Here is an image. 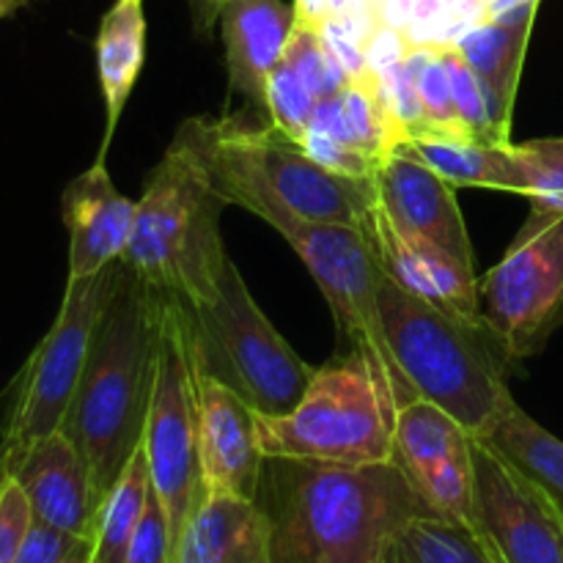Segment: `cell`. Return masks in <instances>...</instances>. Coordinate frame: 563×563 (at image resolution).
<instances>
[{
	"instance_id": "obj_1",
	"label": "cell",
	"mask_w": 563,
	"mask_h": 563,
	"mask_svg": "<svg viewBox=\"0 0 563 563\" xmlns=\"http://www.w3.org/2000/svg\"><path fill=\"white\" fill-rule=\"evenodd\" d=\"M256 500L269 520V563H390L401 531L432 515L396 462L267 460Z\"/></svg>"
},
{
	"instance_id": "obj_2",
	"label": "cell",
	"mask_w": 563,
	"mask_h": 563,
	"mask_svg": "<svg viewBox=\"0 0 563 563\" xmlns=\"http://www.w3.org/2000/svg\"><path fill=\"white\" fill-rule=\"evenodd\" d=\"M174 143L225 207L247 209L278 234L291 223L363 231L377 201L372 179L333 174L273 121L198 115L179 126Z\"/></svg>"
},
{
	"instance_id": "obj_3",
	"label": "cell",
	"mask_w": 563,
	"mask_h": 563,
	"mask_svg": "<svg viewBox=\"0 0 563 563\" xmlns=\"http://www.w3.org/2000/svg\"><path fill=\"white\" fill-rule=\"evenodd\" d=\"M168 297L124 262L99 313L86 368L60 432L75 443L91 476L97 504L143 443Z\"/></svg>"
},
{
	"instance_id": "obj_4",
	"label": "cell",
	"mask_w": 563,
	"mask_h": 563,
	"mask_svg": "<svg viewBox=\"0 0 563 563\" xmlns=\"http://www.w3.org/2000/svg\"><path fill=\"white\" fill-rule=\"evenodd\" d=\"M385 335L418 399L449 412L484 438L517 405L506 383L509 357L487 328H473L434 302L412 295L388 273L377 278Z\"/></svg>"
},
{
	"instance_id": "obj_5",
	"label": "cell",
	"mask_w": 563,
	"mask_h": 563,
	"mask_svg": "<svg viewBox=\"0 0 563 563\" xmlns=\"http://www.w3.org/2000/svg\"><path fill=\"white\" fill-rule=\"evenodd\" d=\"M135 203V229L121 262L179 306L207 300L231 258L220 234L225 201L170 141Z\"/></svg>"
},
{
	"instance_id": "obj_6",
	"label": "cell",
	"mask_w": 563,
	"mask_h": 563,
	"mask_svg": "<svg viewBox=\"0 0 563 563\" xmlns=\"http://www.w3.org/2000/svg\"><path fill=\"white\" fill-rule=\"evenodd\" d=\"M176 308L198 372L242 396L256 416H284L302 399L317 368L269 324L231 258L207 300Z\"/></svg>"
},
{
	"instance_id": "obj_7",
	"label": "cell",
	"mask_w": 563,
	"mask_h": 563,
	"mask_svg": "<svg viewBox=\"0 0 563 563\" xmlns=\"http://www.w3.org/2000/svg\"><path fill=\"white\" fill-rule=\"evenodd\" d=\"M396 410L357 352H344L317 368L302 399L284 416H256L267 460L322 465L394 462Z\"/></svg>"
},
{
	"instance_id": "obj_8",
	"label": "cell",
	"mask_w": 563,
	"mask_h": 563,
	"mask_svg": "<svg viewBox=\"0 0 563 563\" xmlns=\"http://www.w3.org/2000/svg\"><path fill=\"white\" fill-rule=\"evenodd\" d=\"M119 262L88 278L66 280L58 317L0 399V445L11 456L58 432L86 368L99 313L113 289Z\"/></svg>"
},
{
	"instance_id": "obj_9",
	"label": "cell",
	"mask_w": 563,
	"mask_h": 563,
	"mask_svg": "<svg viewBox=\"0 0 563 563\" xmlns=\"http://www.w3.org/2000/svg\"><path fill=\"white\" fill-rule=\"evenodd\" d=\"M280 236L313 275L333 311L341 341L368 363L394 410L399 412L401 407L418 399L385 335L377 300V278L383 264L377 262L368 236L352 225L328 223H291L280 231Z\"/></svg>"
},
{
	"instance_id": "obj_10",
	"label": "cell",
	"mask_w": 563,
	"mask_h": 563,
	"mask_svg": "<svg viewBox=\"0 0 563 563\" xmlns=\"http://www.w3.org/2000/svg\"><path fill=\"white\" fill-rule=\"evenodd\" d=\"M484 324L511 363L539 355L563 324V214L533 212L478 280Z\"/></svg>"
},
{
	"instance_id": "obj_11",
	"label": "cell",
	"mask_w": 563,
	"mask_h": 563,
	"mask_svg": "<svg viewBox=\"0 0 563 563\" xmlns=\"http://www.w3.org/2000/svg\"><path fill=\"white\" fill-rule=\"evenodd\" d=\"M152 487L165 511L174 544L203 498L201 465H198V385L196 363L187 344L185 322L176 302H165L163 339H159L157 379L152 407L143 429Z\"/></svg>"
},
{
	"instance_id": "obj_12",
	"label": "cell",
	"mask_w": 563,
	"mask_h": 563,
	"mask_svg": "<svg viewBox=\"0 0 563 563\" xmlns=\"http://www.w3.org/2000/svg\"><path fill=\"white\" fill-rule=\"evenodd\" d=\"M394 462L434 517L476 531L473 438L460 421L427 399L396 412Z\"/></svg>"
},
{
	"instance_id": "obj_13",
	"label": "cell",
	"mask_w": 563,
	"mask_h": 563,
	"mask_svg": "<svg viewBox=\"0 0 563 563\" xmlns=\"http://www.w3.org/2000/svg\"><path fill=\"white\" fill-rule=\"evenodd\" d=\"M476 531L504 563H563L559 506L473 438Z\"/></svg>"
},
{
	"instance_id": "obj_14",
	"label": "cell",
	"mask_w": 563,
	"mask_h": 563,
	"mask_svg": "<svg viewBox=\"0 0 563 563\" xmlns=\"http://www.w3.org/2000/svg\"><path fill=\"white\" fill-rule=\"evenodd\" d=\"M196 385L198 465L203 493L256 500L267 462L258 445L256 412L242 396L198 368Z\"/></svg>"
},
{
	"instance_id": "obj_15",
	"label": "cell",
	"mask_w": 563,
	"mask_h": 563,
	"mask_svg": "<svg viewBox=\"0 0 563 563\" xmlns=\"http://www.w3.org/2000/svg\"><path fill=\"white\" fill-rule=\"evenodd\" d=\"M363 234L368 236L377 262L396 284L434 302L460 322L487 328L478 306V278L471 264L460 262L423 236L401 231L379 201H374Z\"/></svg>"
},
{
	"instance_id": "obj_16",
	"label": "cell",
	"mask_w": 563,
	"mask_h": 563,
	"mask_svg": "<svg viewBox=\"0 0 563 563\" xmlns=\"http://www.w3.org/2000/svg\"><path fill=\"white\" fill-rule=\"evenodd\" d=\"M372 185L377 201L401 231L434 242L473 267V245L454 196L456 187L440 179L421 159L401 152L377 163Z\"/></svg>"
},
{
	"instance_id": "obj_17",
	"label": "cell",
	"mask_w": 563,
	"mask_h": 563,
	"mask_svg": "<svg viewBox=\"0 0 563 563\" xmlns=\"http://www.w3.org/2000/svg\"><path fill=\"white\" fill-rule=\"evenodd\" d=\"M135 207L113 185L104 157L66 185L60 218L69 231V278H88L121 262L135 229Z\"/></svg>"
},
{
	"instance_id": "obj_18",
	"label": "cell",
	"mask_w": 563,
	"mask_h": 563,
	"mask_svg": "<svg viewBox=\"0 0 563 563\" xmlns=\"http://www.w3.org/2000/svg\"><path fill=\"white\" fill-rule=\"evenodd\" d=\"M11 476L25 489L36 520L91 542L97 495L80 451L60 429L11 456Z\"/></svg>"
},
{
	"instance_id": "obj_19",
	"label": "cell",
	"mask_w": 563,
	"mask_h": 563,
	"mask_svg": "<svg viewBox=\"0 0 563 563\" xmlns=\"http://www.w3.org/2000/svg\"><path fill=\"white\" fill-rule=\"evenodd\" d=\"M295 31V5L284 0H229L220 14L231 91L267 110V82Z\"/></svg>"
},
{
	"instance_id": "obj_20",
	"label": "cell",
	"mask_w": 563,
	"mask_h": 563,
	"mask_svg": "<svg viewBox=\"0 0 563 563\" xmlns=\"http://www.w3.org/2000/svg\"><path fill=\"white\" fill-rule=\"evenodd\" d=\"M269 520L258 500L203 493L174 544L170 563H264Z\"/></svg>"
},
{
	"instance_id": "obj_21",
	"label": "cell",
	"mask_w": 563,
	"mask_h": 563,
	"mask_svg": "<svg viewBox=\"0 0 563 563\" xmlns=\"http://www.w3.org/2000/svg\"><path fill=\"white\" fill-rule=\"evenodd\" d=\"M97 71L104 99V137L99 157L108 154L113 132L119 126L124 104L135 88L146 60V16L143 0H115L104 11L97 31Z\"/></svg>"
},
{
	"instance_id": "obj_22",
	"label": "cell",
	"mask_w": 563,
	"mask_h": 563,
	"mask_svg": "<svg viewBox=\"0 0 563 563\" xmlns=\"http://www.w3.org/2000/svg\"><path fill=\"white\" fill-rule=\"evenodd\" d=\"M533 20L504 25V22H482L471 27L465 36L456 42L460 53L471 64L482 80L487 93L489 113L495 126L509 137L511 110H515L517 86H520L522 60H526L528 36H531Z\"/></svg>"
},
{
	"instance_id": "obj_23",
	"label": "cell",
	"mask_w": 563,
	"mask_h": 563,
	"mask_svg": "<svg viewBox=\"0 0 563 563\" xmlns=\"http://www.w3.org/2000/svg\"><path fill=\"white\" fill-rule=\"evenodd\" d=\"M396 152L410 154L434 170L451 187H487L517 192V168L511 143L489 146L478 141H443V137H407Z\"/></svg>"
},
{
	"instance_id": "obj_24",
	"label": "cell",
	"mask_w": 563,
	"mask_h": 563,
	"mask_svg": "<svg viewBox=\"0 0 563 563\" xmlns=\"http://www.w3.org/2000/svg\"><path fill=\"white\" fill-rule=\"evenodd\" d=\"M482 440L489 451L542 489L563 515V440L533 421L520 405L511 407Z\"/></svg>"
},
{
	"instance_id": "obj_25",
	"label": "cell",
	"mask_w": 563,
	"mask_h": 563,
	"mask_svg": "<svg viewBox=\"0 0 563 563\" xmlns=\"http://www.w3.org/2000/svg\"><path fill=\"white\" fill-rule=\"evenodd\" d=\"M152 473H148L146 451L137 445L135 454L130 456L126 467L110 493L97 509L93 520L91 542H88V561L91 563H124L126 548L146 511L148 498H152Z\"/></svg>"
},
{
	"instance_id": "obj_26",
	"label": "cell",
	"mask_w": 563,
	"mask_h": 563,
	"mask_svg": "<svg viewBox=\"0 0 563 563\" xmlns=\"http://www.w3.org/2000/svg\"><path fill=\"white\" fill-rule=\"evenodd\" d=\"M396 548L412 563H504L482 533L432 515L416 517Z\"/></svg>"
},
{
	"instance_id": "obj_27",
	"label": "cell",
	"mask_w": 563,
	"mask_h": 563,
	"mask_svg": "<svg viewBox=\"0 0 563 563\" xmlns=\"http://www.w3.org/2000/svg\"><path fill=\"white\" fill-rule=\"evenodd\" d=\"M405 69L421 99L427 130L421 137H443V141H473L456 115L451 97L449 69H445L440 47H410L405 55Z\"/></svg>"
},
{
	"instance_id": "obj_28",
	"label": "cell",
	"mask_w": 563,
	"mask_h": 563,
	"mask_svg": "<svg viewBox=\"0 0 563 563\" xmlns=\"http://www.w3.org/2000/svg\"><path fill=\"white\" fill-rule=\"evenodd\" d=\"M517 192L531 201L533 212L563 214V137L511 143Z\"/></svg>"
},
{
	"instance_id": "obj_29",
	"label": "cell",
	"mask_w": 563,
	"mask_h": 563,
	"mask_svg": "<svg viewBox=\"0 0 563 563\" xmlns=\"http://www.w3.org/2000/svg\"><path fill=\"white\" fill-rule=\"evenodd\" d=\"M440 49H443L445 69H449L451 97H454L456 115H460L467 135L478 143H489V146H504V143H511L509 137L495 126L482 80H478L476 71L471 69V64H467L465 55L460 53V47H456V44H449V47H440Z\"/></svg>"
},
{
	"instance_id": "obj_30",
	"label": "cell",
	"mask_w": 563,
	"mask_h": 563,
	"mask_svg": "<svg viewBox=\"0 0 563 563\" xmlns=\"http://www.w3.org/2000/svg\"><path fill=\"white\" fill-rule=\"evenodd\" d=\"M284 60L297 71V77L306 82L308 91L319 102L328 97H335V93H341L350 86V75L339 64V58L330 53V47L324 44L322 33L317 27H306L295 22V31H291L289 44H286Z\"/></svg>"
},
{
	"instance_id": "obj_31",
	"label": "cell",
	"mask_w": 563,
	"mask_h": 563,
	"mask_svg": "<svg viewBox=\"0 0 563 563\" xmlns=\"http://www.w3.org/2000/svg\"><path fill=\"white\" fill-rule=\"evenodd\" d=\"M319 99L308 91L306 82L297 77L286 60H280L273 69L267 82V115L284 135H289L295 143H306L308 130H311L313 110Z\"/></svg>"
},
{
	"instance_id": "obj_32",
	"label": "cell",
	"mask_w": 563,
	"mask_h": 563,
	"mask_svg": "<svg viewBox=\"0 0 563 563\" xmlns=\"http://www.w3.org/2000/svg\"><path fill=\"white\" fill-rule=\"evenodd\" d=\"M33 520L36 517H33L25 489L14 476H9L0 489V563H14Z\"/></svg>"
},
{
	"instance_id": "obj_33",
	"label": "cell",
	"mask_w": 563,
	"mask_h": 563,
	"mask_svg": "<svg viewBox=\"0 0 563 563\" xmlns=\"http://www.w3.org/2000/svg\"><path fill=\"white\" fill-rule=\"evenodd\" d=\"M124 563H170L168 520H165V511L154 493L148 498L135 533H132Z\"/></svg>"
},
{
	"instance_id": "obj_34",
	"label": "cell",
	"mask_w": 563,
	"mask_h": 563,
	"mask_svg": "<svg viewBox=\"0 0 563 563\" xmlns=\"http://www.w3.org/2000/svg\"><path fill=\"white\" fill-rule=\"evenodd\" d=\"M302 148H306L319 165L333 170V174L355 176V179H372L374 168H377V159L368 157L366 152H361V148L355 146H346V143L335 141V137L317 130H308Z\"/></svg>"
},
{
	"instance_id": "obj_35",
	"label": "cell",
	"mask_w": 563,
	"mask_h": 563,
	"mask_svg": "<svg viewBox=\"0 0 563 563\" xmlns=\"http://www.w3.org/2000/svg\"><path fill=\"white\" fill-rule=\"evenodd\" d=\"M80 550H88V542L71 537V533L58 531V528L47 526V522L33 520L14 563H64L75 553H80Z\"/></svg>"
},
{
	"instance_id": "obj_36",
	"label": "cell",
	"mask_w": 563,
	"mask_h": 563,
	"mask_svg": "<svg viewBox=\"0 0 563 563\" xmlns=\"http://www.w3.org/2000/svg\"><path fill=\"white\" fill-rule=\"evenodd\" d=\"M225 3H229V0H190L192 27H196L198 36H209V33H212V27L220 22Z\"/></svg>"
},
{
	"instance_id": "obj_37",
	"label": "cell",
	"mask_w": 563,
	"mask_h": 563,
	"mask_svg": "<svg viewBox=\"0 0 563 563\" xmlns=\"http://www.w3.org/2000/svg\"><path fill=\"white\" fill-rule=\"evenodd\" d=\"M295 22L306 27H322L330 16V0H295Z\"/></svg>"
},
{
	"instance_id": "obj_38",
	"label": "cell",
	"mask_w": 563,
	"mask_h": 563,
	"mask_svg": "<svg viewBox=\"0 0 563 563\" xmlns=\"http://www.w3.org/2000/svg\"><path fill=\"white\" fill-rule=\"evenodd\" d=\"M11 476V454L5 445H0V489H3L5 478Z\"/></svg>"
},
{
	"instance_id": "obj_39",
	"label": "cell",
	"mask_w": 563,
	"mask_h": 563,
	"mask_svg": "<svg viewBox=\"0 0 563 563\" xmlns=\"http://www.w3.org/2000/svg\"><path fill=\"white\" fill-rule=\"evenodd\" d=\"M31 0H0V22L5 20V16H11L14 11H20L22 5H27Z\"/></svg>"
},
{
	"instance_id": "obj_40",
	"label": "cell",
	"mask_w": 563,
	"mask_h": 563,
	"mask_svg": "<svg viewBox=\"0 0 563 563\" xmlns=\"http://www.w3.org/2000/svg\"><path fill=\"white\" fill-rule=\"evenodd\" d=\"M64 563H91V561H88V550H80V553H75L71 559H66Z\"/></svg>"
},
{
	"instance_id": "obj_41",
	"label": "cell",
	"mask_w": 563,
	"mask_h": 563,
	"mask_svg": "<svg viewBox=\"0 0 563 563\" xmlns=\"http://www.w3.org/2000/svg\"><path fill=\"white\" fill-rule=\"evenodd\" d=\"M390 563H412L410 559H407V555L405 553H401V550L399 548H396L394 550V555H390Z\"/></svg>"
},
{
	"instance_id": "obj_42",
	"label": "cell",
	"mask_w": 563,
	"mask_h": 563,
	"mask_svg": "<svg viewBox=\"0 0 563 563\" xmlns=\"http://www.w3.org/2000/svg\"><path fill=\"white\" fill-rule=\"evenodd\" d=\"M451 3H460V0H445V5H451Z\"/></svg>"
},
{
	"instance_id": "obj_43",
	"label": "cell",
	"mask_w": 563,
	"mask_h": 563,
	"mask_svg": "<svg viewBox=\"0 0 563 563\" xmlns=\"http://www.w3.org/2000/svg\"><path fill=\"white\" fill-rule=\"evenodd\" d=\"M264 563H269V559H267V561H264Z\"/></svg>"
}]
</instances>
